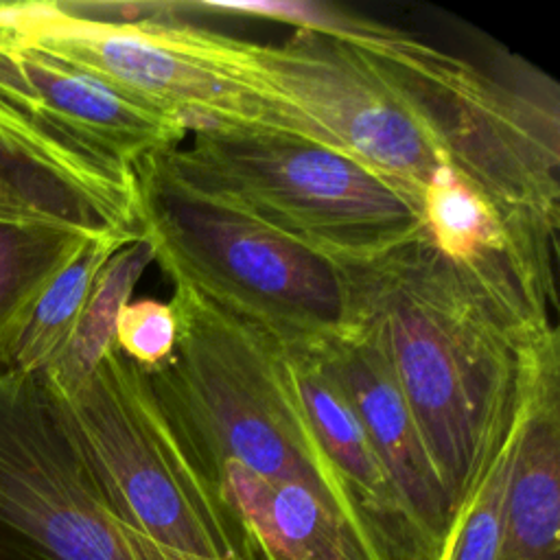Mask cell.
<instances>
[{"label":"cell","mask_w":560,"mask_h":560,"mask_svg":"<svg viewBox=\"0 0 560 560\" xmlns=\"http://www.w3.org/2000/svg\"><path fill=\"white\" fill-rule=\"evenodd\" d=\"M162 160L337 262L370 260L420 234L418 208L343 151L269 127H203Z\"/></svg>","instance_id":"obj_6"},{"label":"cell","mask_w":560,"mask_h":560,"mask_svg":"<svg viewBox=\"0 0 560 560\" xmlns=\"http://www.w3.org/2000/svg\"><path fill=\"white\" fill-rule=\"evenodd\" d=\"M125 243L131 241L114 234H94L74 252L37 298L11 350L7 370L39 376L55 363L70 341L98 271Z\"/></svg>","instance_id":"obj_15"},{"label":"cell","mask_w":560,"mask_h":560,"mask_svg":"<svg viewBox=\"0 0 560 560\" xmlns=\"http://www.w3.org/2000/svg\"><path fill=\"white\" fill-rule=\"evenodd\" d=\"M0 560H142L35 374L0 368Z\"/></svg>","instance_id":"obj_8"},{"label":"cell","mask_w":560,"mask_h":560,"mask_svg":"<svg viewBox=\"0 0 560 560\" xmlns=\"http://www.w3.org/2000/svg\"><path fill=\"white\" fill-rule=\"evenodd\" d=\"M7 52L68 129L133 168L179 147L190 133L182 116L147 105L94 74L15 42Z\"/></svg>","instance_id":"obj_12"},{"label":"cell","mask_w":560,"mask_h":560,"mask_svg":"<svg viewBox=\"0 0 560 560\" xmlns=\"http://www.w3.org/2000/svg\"><path fill=\"white\" fill-rule=\"evenodd\" d=\"M0 221L9 223H59L70 225L46 208H42L35 199H31L20 186H15L4 171H0ZM74 228V225H72Z\"/></svg>","instance_id":"obj_20"},{"label":"cell","mask_w":560,"mask_h":560,"mask_svg":"<svg viewBox=\"0 0 560 560\" xmlns=\"http://www.w3.org/2000/svg\"><path fill=\"white\" fill-rule=\"evenodd\" d=\"M245 59L267 92L420 212L429 179L448 164L405 98L354 46L330 33L295 31L280 44L245 39Z\"/></svg>","instance_id":"obj_9"},{"label":"cell","mask_w":560,"mask_h":560,"mask_svg":"<svg viewBox=\"0 0 560 560\" xmlns=\"http://www.w3.org/2000/svg\"><path fill=\"white\" fill-rule=\"evenodd\" d=\"M341 265L352 326L385 357L455 518L505 442L534 376L558 357V332L525 330L422 230L370 260Z\"/></svg>","instance_id":"obj_1"},{"label":"cell","mask_w":560,"mask_h":560,"mask_svg":"<svg viewBox=\"0 0 560 560\" xmlns=\"http://www.w3.org/2000/svg\"><path fill=\"white\" fill-rule=\"evenodd\" d=\"M7 22L15 44L182 116L190 131L269 127L326 142L293 107L256 83L245 59V39L175 18H74L52 0L7 2Z\"/></svg>","instance_id":"obj_7"},{"label":"cell","mask_w":560,"mask_h":560,"mask_svg":"<svg viewBox=\"0 0 560 560\" xmlns=\"http://www.w3.org/2000/svg\"><path fill=\"white\" fill-rule=\"evenodd\" d=\"M203 11L238 13L249 18L276 20L291 24L295 31H319V33H341L348 28L352 13L339 11L335 7L308 0H201L195 2Z\"/></svg>","instance_id":"obj_19"},{"label":"cell","mask_w":560,"mask_h":560,"mask_svg":"<svg viewBox=\"0 0 560 560\" xmlns=\"http://www.w3.org/2000/svg\"><path fill=\"white\" fill-rule=\"evenodd\" d=\"M516 431L518 416L505 442L483 470L479 483L459 505L435 560H499L503 540V505Z\"/></svg>","instance_id":"obj_17"},{"label":"cell","mask_w":560,"mask_h":560,"mask_svg":"<svg viewBox=\"0 0 560 560\" xmlns=\"http://www.w3.org/2000/svg\"><path fill=\"white\" fill-rule=\"evenodd\" d=\"M46 392L142 560H258L147 370L114 348L77 387Z\"/></svg>","instance_id":"obj_3"},{"label":"cell","mask_w":560,"mask_h":560,"mask_svg":"<svg viewBox=\"0 0 560 560\" xmlns=\"http://www.w3.org/2000/svg\"><path fill=\"white\" fill-rule=\"evenodd\" d=\"M151 262H155V254L147 238L125 243L109 256L94 280L70 341L55 363L39 374L48 389L68 392L77 387L114 350L116 319Z\"/></svg>","instance_id":"obj_16"},{"label":"cell","mask_w":560,"mask_h":560,"mask_svg":"<svg viewBox=\"0 0 560 560\" xmlns=\"http://www.w3.org/2000/svg\"><path fill=\"white\" fill-rule=\"evenodd\" d=\"M0 171L57 219L142 238L136 168L68 129L0 50Z\"/></svg>","instance_id":"obj_10"},{"label":"cell","mask_w":560,"mask_h":560,"mask_svg":"<svg viewBox=\"0 0 560 560\" xmlns=\"http://www.w3.org/2000/svg\"><path fill=\"white\" fill-rule=\"evenodd\" d=\"M319 352L352 405L400 503L438 553L448 534L453 508L385 357L359 326L322 341Z\"/></svg>","instance_id":"obj_11"},{"label":"cell","mask_w":560,"mask_h":560,"mask_svg":"<svg viewBox=\"0 0 560 560\" xmlns=\"http://www.w3.org/2000/svg\"><path fill=\"white\" fill-rule=\"evenodd\" d=\"M332 35V33H330ZM405 98L444 162L523 243L556 256L560 225V92L503 55L479 63L383 22L352 15L335 33Z\"/></svg>","instance_id":"obj_2"},{"label":"cell","mask_w":560,"mask_h":560,"mask_svg":"<svg viewBox=\"0 0 560 560\" xmlns=\"http://www.w3.org/2000/svg\"><path fill=\"white\" fill-rule=\"evenodd\" d=\"M499 560H560V357L540 368L521 405Z\"/></svg>","instance_id":"obj_13"},{"label":"cell","mask_w":560,"mask_h":560,"mask_svg":"<svg viewBox=\"0 0 560 560\" xmlns=\"http://www.w3.org/2000/svg\"><path fill=\"white\" fill-rule=\"evenodd\" d=\"M90 236L72 225L0 221V368L46 284Z\"/></svg>","instance_id":"obj_14"},{"label":"cell","mask_w":560,"mask_h":560,"mask_svg":"<svg viewBox=\"0 0 560 560\" xmlns=\"http://www.w3.org/2000/svg\"><path fill=\"white\" fill-rule=\"evenodd\" d=\"M173 287L177 343L149 376L212 483L221 466L236 464L269 481L308 483L332 497L346 516L284 343L199 291Z\"/></svg>","instance_id":"obj_4"},{"label":"cell","mask_w":560,"mask_h":560,"mask_svg":"<svg viewBox=\"0 0 560 560\" xmlns=\"http://www.w3.org/2000/svg\"><path fill=\"white\" fill-rule=\"evenodd\" d=\"M177 343V319L171 302L153 298L129 300L114 332V348L147 372L162 368Z\"/></svg>","instance_id":"obj_18"},{"label":"cell","mask_w":560,"mask_h":560,"mask_svg":"<svg viewBox=\"0 0 560 560\" xmlns=\"http://www.w3.org/2000/svg\"><path fill=\"white\" fill-rule=\"evenodd\" d=\"M142 238L155 262L282 343L311 346L352 328L341 262L177 175L162 155L136 164Z\"/></svg>","instance_id":"obj_5"}]
</instances>
